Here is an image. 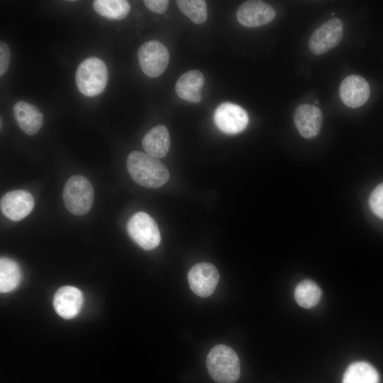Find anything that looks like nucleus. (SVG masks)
Segmentation results:
<instances>
[{
  "mask_svg": "<svg viewBox=\"0 0 383 383\" xmlns=\"http://www.w3.org/2000/svg\"><path fill=\"white\" fill-rule=\"evenodd\" d=\"M34 199L26 190H13L6 193L0 202L1 211L9 219L18 221L26 218L33 210Z\"/></svg>",
  "mask_w": 383,
  "mask_h": 383,
  "instance_id": "9d476101",
  "label": "nucleus"
},
{
  "mask_svg": "<svg viewBox=\"0 0 383 383\" xmlns=\"http://www.w3.org/2000/svg\"><path fill=\"white\" fill-rule=\"evenodd\" d=\"M130 237L143 249L152 250L161 240L159 228L155 221L147 213L140 211L128 219L126 225Z\"/></svg>",
  "mask_w": 383,
  "mask_h": 383,
  "instance_id": "39448f33",
  "label": "nucleus"
},
{
  "mask_svg": "<svg viewBox=\"0 0 383 383\" xmlns=\"http://www.w3.org/2000/svg\"><path fill=\"white\" fill-rule=\"evenodd\" d=\"M13 113L18 127L26 134L37 133L43 123V115L35 105L18 101L13 106Z\"/></svg>",
  "mask_w": 383,
  "mask_h": 383,
  "instance_id": "2eb2a0df",
  "label": "nucleus"
},
{
  "mask_svg": "<svg viewBox=\"0 0 383 383\" xmlns=\"http://www.w3.org/2000/svg\"><path fill=\"white\" fill-rule=\"evenodd\" d=\"M138 58L143 72L150 77L161 75L169 63V52L160 41L151 40L143 43L138 50Z\"/></svg>",
  "mask_w": 383,
  "mask_h": 383,
  "instance_id": "423d86ee",
  "label": "nucleus"
},
{
  "mask_svg": "<svg viewBox=\"0 0 383 383\" xmlns=\"http://www.w3.org/2000/svg\"><path fill=\"white\" fill-rule=\"evenodd\" d=\"M62 196L67 209L74 215L82 216L92 207L94 189L87 178L75 174L65 183Z\"/></svg>",
  "mask_w": 383,
  "mask_h": 383,
  "instance_id": "20e7f679",
  "label": "nucleus"
},
{
  "mask_svg": "<svg viewBox=\"0 0 383 383\" xmlns=\"http://www.w3.org/2000/svg\"><path fill=\"white\" fill-rule=\"evenodd\" d=\"M126 165L131 178L146 188H159L170 177L167 167L157 157L146 152L132 151L127 157Z\"/></svg>",
  "mask_w": 383,
  "mask_h": 383,
  "instance_id": "f257e3e1",
  "label": "nucleus"
},
{
  "mask_svg": "<svg viewBox=\"0 0 383 383\" xmlns=\"http://www.w3.org/2000/svg\"><path fill=\"white\" fill-rule=\"evenodd\" d=\"M315 103H316V104H318V101H316Z\"/></svg>",
  "mask_w": 383,
  "mask_h": 383,
  "instance_id": "a878e982",
  "label": "nucleus"
},
{
  "mask_svg": "<svg viewBox=\"0 0 383 383\" xmlns=\"http://www.w3.org/2000/svg\"><path fill=\"white\" fill-rule=\"evenodd\" d=\"M142 146L150 155L157 158L165 157L170 149V137L167 128L158 125L149 130L144 135Z\"/></svg>",
  "mask_w": 383,
  "mask_h": 383,
  "instance_id": "f3484780",
  "label": "nucleus"
},
{
  "mask_svg": "<svg viewBox=\"0 0 383 383\" xmlns=\"http://www.w3.org/2000/svg\"><path fill=\"white\" fill-rule=\"evenodd\" d=\"M82 304L83 295L81 291L72 286H64L58 289L53 299L55 311L66 319L75 317L80 311Z\"/></svg>",
  "mask_w": 383,
  "mask_h": 383,
  "instance_id": "4468645a",
  "label": "nucleus"
},
{
  "mask_svg": "<svg viewBox=\"0 0 383 383\" xmlns=\"http://www.w3.org/2000/svg\"><path fill=\"white\" fill-rule=\"evenodd\" d=\"M377 370L370 363L359 361L350 364L343 377V383H379Z\"/></svg>",
  "mask_w": 383,
  "mask_h": 383,
  "instance_id": "a211bd4d",
  "label": "nucleus"
},
{
  "mask_svg": "<svg viewBox=\"0 0 383 383\" xmlns=\"http://www.w3.org/2000/svg\"><path fill=\"white\" fill-rule=\"evenodd\" d=\"M369 205L373 213L383 219V182L377 185L371 193Z\"/></svg>",
  "mask_w": 383,
  "mask_h": 383,
  "instance_id": "5701e85b",
  "label": "nucleus"
},
{
  "mask_svg": "<svg viewBox=\"0 0 383 383\" xmlns=\"http://www.w3.org/2000/svg\"><path fill=\"white\" fill-rule=\"evenodd\" d=\"M11 60V51L8 45L4 42L0 43V76L8 70Z\"/></svg>",
  "mask_w": 383,
  "mask_h": 383,
  "instance_id": "b1692460",
  "label": "nucleus"
},
{
  "mask_svg": "<svg viewBox=\"0 0 383 383\" xmlns=\"http://www.w3.org/2000/svg\"><path fill=\"white\" fill-rule=\"evenodd\" d=\"M213 121L217 128L226 134H237L245 130L248 116L240 106L229 102L223 103L216 109Z\"/></svg>",
  "mask_w": 383,
  "mask_h": 383,
  "instance_id": "6e6552de",
  "label": "nucleus"
},
{
  "mask_svg": "<svg viewBox=\"0 0 383 383\" xmlns=\"http://www.w3.org/2000/svg\"><path fill=\"white\" fill-rule=\"evenodd\" d=\"M343 37V23L339 18L327 21L318 27L309 40L311 52L322 55L336 47Z\"/></svg>",
  "mask_w": 383,
  "mask_h": 383,
  "instance_id": "0eeeda50",
  "label": "nucleus"
},
{
  "mask_svg": "<svg viewBox=\"0 0 383 383\" xmlns=\"http://www.w3.org/2000/svg\"><path fill=\"white\" fill-rule=\"evenodd\" d=\"M367 82L359 75H350L341 82L339 95L343 103L350 108L362 106L370 96Z\"/></svg>",
  "mask_w": 383,
  "mask_h": 383,
  "instance_id": "f8f14e48",
  "label": "nucleus"
},
{
  "mask_svg": "<svg viewBox=\"0 0 383 383\" xmlns=\"http://www.w3.org/2000/svg\"><path fill=\"white\" fill-rule=\"evenodd\" d=\"M294 121L301 136L312 138L320 132L323 123V114L314 105L301 104L294 111Z\"/></svg>",
  "mask_w": 383,
  "mask_h": 383,
  "instance_id": "ddd939ff",
  "label": "nucleus"
},
{
  "mask_svg": "<svg viewBox=\"0 0 383 383\" xmlns=\"http://www.w3.org/2000/svg\"><path fill=\"white\" fill-rule=\"evenodd\" d=\"M93 7L99 15L113 20L125 18L131 9L129 2L126 0H95Z\"/></svg>",
  "mask_w": 383,
  "mask_h": 383,
  "instance_id": "aec40b11",
  "label": "nucleus"
},
{
  "mask_svg": "<svg viewBox=\"0 0 383 383\" xmlns=\"http://www.w3.org/2000/svg\"><path fill=\"white\" fill-rule=\"evenodd\" d=\"M143 2L148 9L160 14L166 11L169 4L167 0H145Z\"/></svg>",
  "mask_w": 383,
  "mask_h": 383,
  "instance_id": "393cba45",
  "label": "nucleus"
},
{
  "mask_svg": "<svg viewBox=\"0 0 383 383\" xmlns=\"http://www.w3.org/2000/svg\"><path fill=\"white\" fill-rule=\"evenodd\" d=\"M187 278L189 287L195 294L207 297L214 292L219 281V273L213 265L200 262L190 269Z\"/></svg>",
  "mask_w": 383,
  "mask_h": 383,
  "instance_id": "1a4fd4ad",
  "label": "nucleus"
},
{
  "mask_svg": "<svg viewBox=\"0 0 383 383\" xmlns=\"http://www.w3.org/2000/svg\"><path fill=\"white\" fill-rule=\"evenodd\" d=\"M321 297V290L316 283L310 279L299 282L294 290V298L301 307L310 309L318 303Z\"/></svg>",
  "mask_w": 383,
  "mask_h": 383,
  "instance_id": "412c9836",
  "label": "nucleus"
},
{
  "mask_svg": "<svg viewBox=\"0 0 383 383\" xmlns=\"http://www.w3.org/2000/svg\"><path fill=\"white\" fill-rule=\"evenodd\" d=\"M21 280V272L18 264L11 258L0 259V292L7 293L14 290Z\"/></svg>",
  "mask_w": 383,
  "mask_h": 383,
  "instance_id": "6ab92c4d",
  "label": "nucleus"
},
{
  "mask_svg": "<svg viewBox=\"0 0 383 383\" xmlns=\"http://www.w3.org/2000/svg\"><path fill=\"white\" fill-rule=\"evenodd\" d=\"M204 77L196 70H189L181 75L175 84L177 96L188 102L198 103L201 99V89L204 86Z\"/></svg>",
  "mask_w": 383,
  "mask_h": 383,
  "instance_id": "dca6fc26",
  "label": "nucleus"
},
{
  "mask_svg": "<svg viewBox=\"0 0 383 383\" xmlns=\"http://www.w3.org/2000/svg\"><path fill=\"white\" fill-rule=\"evenodd\" d=\"M109 72L105 62L96 57L84 60L75 74L76 85L81 94L95 96L102 93L107 84Z\"/></svg>",
  "mask_w": 383,
  "mask_h": 383,
  "instance_id": "7ed1b4c3",
  "label": "nucleus"
},
{
  "mask_svg": "<svg viewBox=\"0 0 383 383\" xmlns=\"http://www.w3.org/2000/svg\"><path fill=\"white\" fill-rule=\"evenodd\" d=\"M177 5L186 16L196 24H201L207 18L206 3L204 0H177Z\"/></svg>",
  "mask_w": 383,
  "mask_h": 383,
  "instance_id": "4be33fe9",
  "label": "nucleus"
},
{
  "mask_svg": "<svg viewBox=\"0 0 383 383\" xmlns=\"http://www.w3.org/2000/svg\"><path fill=\"white\" fill-rule=\"evenodd\" d=\"M206 363L211 377L218 383H235L240 377L238 356L234 350L226 345L212 348Z\"/></svg>",
  "mask_w": 383,
  "mask_h": 383,
  "instance_id": "f03ea898",
  "label": "nucleus"
},
{
  "mask_svg": "<svg viewBox=\"0 0 383 383\" xmlns=\"http://www.w3.org/2000/svg\"><path fill=\"white\" fill-rule=\"evenodd\" d=\"M274 9L262 1H247L238 7V21L243 26L260 27L271 22L275 17Z\"/></svg>",
  "mask_w": 383,
  "mask_h": 383,
  "instance_id": "9b49d317",
  "label": "nucleus"
}]
</instances>
